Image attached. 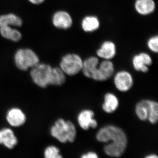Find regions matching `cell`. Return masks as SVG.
<instances>
[{"instance_id": "cell-15", "label": "cell", "mask_w": 158, "mask_h": 158, "mask_svg": "<svg viewBox=\"0 0 158 158\" xmlns=\"http://www.w3.org/2000/svg\"><path fill=\"white\" fill-rule=\"evenodd\" d=\"M99 64L98 57L90 56L83 61L82 71L87 77L92 79Z\"/></svg>"}, {"instance_id": "cell-3", "label": "cell", "mask_w": 158, "mask_h": 158, "mask_svg": "<svg viewBox=\"0 0 158 158\" xmlns=\"http://www.w3.org/2000/svg\"><path fill=\"white\" fill-rule=\"evenodd\" d=\"M14 62L19 70L26 71L39 63V57L34 51L29 48L19 49L15 52Z\"/></svg>"}, {"instance_id": "cell-22", "label": "cell", "mask_w": 158, "mask_h": 158, "mask_svg": "<svg viewBox=\"0 0 158 158\" xmlns=\"http://www.w3.org/2000/svg\"><path fill=\"white\" fill-rule=\"evenodd\" d=\"M45 158H61L62 156L60 153V149L54 145H50L46 148L44 152Z\"/></svg>"}, {"instance_id": "cell-9", "label": "cell", "mask_w": 158, "mask_h": 158, "mask_svg": "<svg viewBox=\"0 0 158 158\" xmlns=\"http://www.w3.org/2000/svg\"><path fill=\"white\" fill-rule=\"evenodd\" d=\"M6 119L11 126L18 127L22 126L27 121V116L21 109L18 107L11 108L6 113Z\"/></svg>"}, {"instance_id": "cell-7", "label": "cell", "mask_w": 158, "mask_h": 158, "mask_svg": "<svg viewBox=\"0 0 158 158\" xmlns=\"http://www.w3.org/2000/svg\"><path fill=\"white\" fill-rule=\"evenodd\" d=\"M114 85L121 92H127L132 87L134 80L132 76L128 71L122 70L118 72L114 78Z\"/></svg>"}, {"instance_id": "cell-20", "label": "cell", "mask_w": 158, "mask_h": 158, "mask_svg": "<svg viewBox=\"0 0 158 158\" xmlns=\"http://www.w3.org/2000/svg\"><path fill=\"white\" fill-rule=\"evenodd\" d=\"M22 24V20L16 15L10 13L0 16V27L7 26L19 27Z\"/></svg>"}, {"instance_id": "cell-2", "label": "cell", "mask_w": 158, "mask_h": 158, "mask_svg": "<svg viewBox=\"0 0 158 158\" xmlns=\"http://www.w3.org/2000/svg\"><path fill=\"white\" fill-rule=\"evenodd\" d=\"M50 132L52 137L62 143H72L77 137V129L74 124L69 120L59 118L51 127Z\"/></svg>"}, {"instance_id": "cell-11", "label": "cell", "mask_w": 158, "mask_h": 158, "mask_svg": "<svg viewBox=\"0 0 158 158\" xmlns=\"http://www.w3.org/2000/svg\"><path fill=\"white\" fill-rule=\"evenodd\" d=\"M52 23L57 28L66 30L71 27L73 24V20L67 11H59L54 14Z\"/></svg>"}, {"instance_id": "cell-25", "label": "cell", "mask_w": 158, "mask_h": 158, "mask_svg": "<svg viewBox=\"0 0 158 158\" xmlns=\"http://www.w3.org/2000/svg\"><path fill=\"white\" fill-rule=\"evenodd\" d=\"M81 157L82 158H98V156L96 153L93 152H89L87 153L82 155Z\"/></svg>"}, {"instance_id": "cell-12", "label": "cell", "mask_w": 158, "mask_h": 158, "mask_svg": "<svg viewBox=\"0 0 158 158\" xmlns=\"http://www.w3.org/2000/svg\"><path fill=\"white\" fill-rule=\"evenodd\" d=\"M116 44L111 40H106L102 44L96 51L98 57L104 60H111L116 54Z\"/></svg>"}, {"instance_id": "cell-16", "label": "cell", "mask_w": 158, "mask_h": 158, "mask_svg": "<svg viewBox=\"0 0 158 158\" xmlns=\"http://www.w3.org/2000/svg\"><path fill=\"white\" fill-rule=\"evenodd\" d=\"M152 104V100L144 99L138 102L136 105V114L140 120L143 121L148 120L151 110Z\"/></svg>"}, {"instance_id": "cell-13", "label": "cell", "mask_w": 158, "mask_h": 158, "mask_svg": "<svg viewBox=\"0 0 158 158\" xmlns=\"http://www.w3.org/2000/svg\"><path fill=\"white\" fill-rule=\"evenodd\" d=\"M18 140L11 129L3 128L0 130V144L6 148L12 149L17 145Z\"/></svg>"}, {"instance_id": "cell-17", "label": "cell", "mask_w": 158, "mask_h": 158, "mask_svg": "<svg viewBox=\"0 0 158 158\" xmlns=\"http://www.w3.org/2000/svg\"><path fill=\"white\" fill-rule=\"evenodd\" d=\"M81 26L84 32L92 33L99 28L100 22L98 18L95 15H87L82 19Z\"/></svg>"}, {"instance_id": "cell-18", "label": "cell", "mask_w": 158, "mask_h": 158, "mask_svg": "<svg viewBox=\"0 0 158 158\" xmlns=\"http://www.w3.org/2000/svg\"><path fill=\"white\" fill-rule=\"evenodd\" d=\"M119 106V101L117 97L112 93L105 94L104 101L102 105V108L105 112L112 113L115 112Z\"/></svg>"}, {"instance_id": "cell-23", "label": "cell", "mask_w": 158, "mask_h": 158, "mask_svg": "<svg viewBox=\"0 0 158 158\" xmlns=\"http://www.w3.org/2000/svg\"><path fill=\"white\" fill-rule=\"evenodd\" d=\"M148 120L152 124H155L158 120V104L156 102L152 101L151 111L148 116Z\"/></svg>"}, {"instance_id": "cell-26", "label": "cell", "mask_w": 158, "mask_h": 158, "mask_svg": "<svg viewBox=\"0 0 158 158\" xmlns=\"http://www.w3.org/2000/svg\"><path fill=\"white\" fill-rule=\"evenodd\" d=\"M45 0H29L30 2L34 5H39L42 4Z\"/></svg>"}, {"instance_id": "cell-6", "label": "cell", "mask_w": 158, "mask_h": 158, "mask_svg": "<svg viewBox=\"0 0 158 158\" xmlns=\"http://www.w3.org/2000/svg\"><path fill=\"white\" fill-rule=\"evenodd\" d=\"M114 73L113 62L110 60H104L99 64L92 79L98 81H106L110 78Z\"/></svg>"}, {"instance_id": "cell-24", "label": "cell", "mask_w": 158, "mask_h": 158, "mask_svg": "<svg viewBox=\"0 0 158 158\" xmlns=\"http://www.w3.org/2000/svg\"><path fill=\"white\" fill-rule=\"evenodd\" d=\"M147 45L148 49L152 52L157 53L158 52V36L154 35L148 40Z\"/></svg>"}, {"instance_id": "cell-8", "label": "cell", "mask_w": 158, "mask_h": 158, "mask_svg": "<svg viewBox=\"0 0 158 158\" xmlns=\"http://www.w3.org/2000/svg\"><path fill=\"white\" fill-rule=\"evenodd\" d=\"M152 59L147 53L142 52L134 56L132 63L134 69L138 72L147 73L149 70L148 67L152 65Z\"/></svg>"}, {"instance_id": "cell-10", "label": "cell", "mask_w": 158, "mask_h": 158, "mask_svg": "<svg viewBox=\"0 0 158 158\" xmlns=\"http://www.w3.org/2000/svg\"><path fill=\"white\" fill-rule=\"evenodd\" d=\"M94 112L90 110H84L80 112L77 116V121L80 127L86 131L90 128H96L98 123L94 118Z\"/></svg>"}, {"instance_id": "cell-27", "label": "cell", "mask_w": 158, "mask_h": 158, "mask_svg": "<svg viewBox=\"0 0 158 158\" xmlns=\"http://www.w3.org/2000/svg\"><path fill=\"white\" fill-rule=\"evenodd\" d=\"M146 158H157L158 156L156 154H150L149 155L146 156Z\"/></svg>"}, {"instance_id": "cell-19", "label": "cell", "mask_w": 158, "mask_h": 158, "mask_svg": "<svg viewBox=\"0 0 158 158\" xmlns=\"http://www.w3.org/2000/svg\"><path fill=\"white\" fill-rule=\"evenodd\" d=\"M0 34L6 39L14 42H18L21 39L22 35L18 30L10 26L0 27Z\"/></svg>"}, {"instance_id": "cell-5", "label": "cell", "mask_w": 158, "mask_h": 158, "mask_svg": "<svg viewBox=\"0 0 158 158\" xmlns=\"http://www.w3.org/2000/svg\"><path fill=\"white\" fill-rule=\"evenodd\" d=\"M83 60L78 54L69 53L63 56L59 67L66 75L73 76L81 71Z\"/></svg>"}, {"instance_id": "cell-4", "label": "cell", "mask_w": 158, "mask_h": 158, "mask_svg": "<svg viewBox=\"0 0 158 158\" xmlns=\"http://www.w3.org/2000/svg\"><path fill=\"white\" fill-rule=\"evenodd\" d=\"M52 68L48 64L40 63L32 68L30 75L34 84L41 88L50 85Z\"/></svg>"}, {"instance_id": "cell-21", "label": "cell", "mask_w": 158, "mask_h": 158, "mask_svg": "<svg viewBox=\"0 0 158 158\" xmlns=\"http://www.w3.org/2000/svg\"><path fill=\"white\" fill-rule=\"evenodd\" d=\"M66 81V75L60 67L52 68L50 85L61 86L64 85Z\"/></svg>"}, {"instance_id": "cell-1", "label": "cell", "mask_w": 158, "mask_h": 158, "mask_svg": "<svg viewBox=\"0 0 158 158\" xmlns=\"http://www.w3.org/2000/svg\"><path fill=\"white\" fill-rule=\"evenodd\" d=\"M96 138L99 142L107 143L104 146V151L110 157L121 156L127 147V137L124 131L113 125L101 128L97 133Z\"/></svg>"}, {"instance_id": "cell-14", "label": "cell", "mask_w": 158, "mask_h": 158, "mask_svg": "<svg viewBox=\"0 0 158 158\" xmlns=\"http://www.w3.org/2000/svg\"><path fill=\"white\" fill-rule=\"evenodd\" d=\"M134 7L138 14L146 16L154 12L156 4L154 0H136Z\"/></svg>"}]
</instances>
